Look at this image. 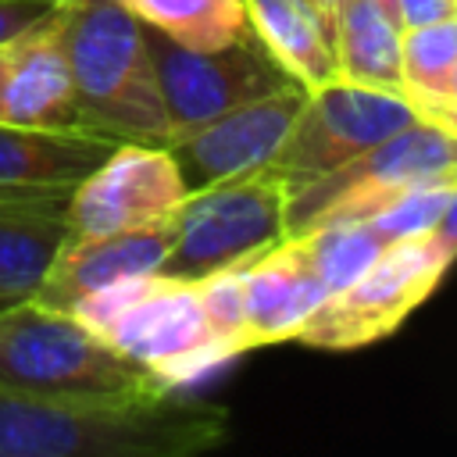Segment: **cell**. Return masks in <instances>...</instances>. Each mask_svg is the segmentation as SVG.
Listing matches in <instances>:
<instances>
[{"label":"cell","instance_id":"cell-1","mask_svg":"<svg viewBox=\"0 0 457 457\" xmlns=\"http://www.w3.org/2000/svg\"><path fill=\"white\" fill-rule=\"evenodd\" d=\"M228 411L179 386L29 393L0 386V457H189L221 446Z\"/></svg>","mask_w":457,"mask_h":457},{"label":"cell","instance_id":"cell-2","mask_svg":"<svg viewBox=\"0 0 457 457\" xmlns=\"http://www.w3.org/2000/svg\"><path fill=\"white\" fill-rule=\"evenodd\" d=\"M61 46L82 129L104 132L118 143L168 146L171 129L143 21L121 0L64 4Z\"/></svg>","mask_w":457,"mask_h":457},{"label":"cell","instance_id":"cell-3","mask_svg":"<svg viewBox=\"0 0 457 457\" xmlns=\"http://www.w3.org/2000/svg\"><path fill=\"white\" fill-rule=\"evenodd\" d=\"M75 321L154 371L164 386H182L200 371L225 364L193 278L136 275L96 289L68 307Z\"/></svg>","mask_w":457,"mask_h":457},{"label":"cell","instance_id":"cell-4","mask_svg":"<svg viewBox=\"0 0 457 457\" xmlns=\"http://www.w3.org/2000/svg\"><path fill=\"white\" fill-rule=\"evenodd\" d=\"M161 378L68 311L36 296L0 303V386L29 393H129Z\"/></svg>","mask_w":457,"mask_h":457},{"label":"cell","instance_id":"cell-5","mask_svg":"<svg viewBox=\"0 0 457 457\" xmlns=\"http://www.w3.org/2000/svg\"><path fill=\"white\" fill-rule=\"evenodd\" d=\"M432 182H457V136L414 118L353 161L293 189L286 204V239L328 221L368 218L396 193Z\"/></svg>","mask_w":457,"mask_h":457},{"label":"cell","instance_id":"cell-6","mask_svg":"<svg viewBox=\"0 0 457 457\" xmlns=\"http://www.w3.org/2000/svg\"><path fill=\"white\" fill-rule=\"evenodd\" d=\"M286 204L289 182L271 164L186 193L171 218V246L161 275L204 278L261 257L286 239Z\"/></svg>","mask_w":457,"mask_h":457},{"label":"cell","instance_id":"cell-7","mask_svg":"<svg viewBox=\"0 0 457 457\" xmlns=\"http://www.w3.org/2000/svg\"><path fill=\"white\" fill-rule=\"evenodd\" d=\"M457 257L436 232L389 243L346 289L332 293L293 336L314 350H357L396 332L407 314L432 296Z\"/></svg>","mask_w":457,"mask_h":457},{"label":"cell","instance_id":"cell-8","mask_svg":"<svg viewBox=\"0 0 457 457\" xmlns=\"http://www.w3.org/2000/svg\"><path fill=\"white\" fill-rule=\"evenodd\" d=\"M143 36H146L157 89H161V100L168 111L171 139L207 125L211 118L232 111L246 100L268 96V93L296 82L264 50V43L253 32L228 46H218V50H189L150 25H143Z\"/></svg>","mask_w":457,"mask_h":457},{"label":"cell","instance_id":"cell-9","mask_svg":"<svg viewBox=\"0 0 457 457\" xmlns=\"http://www.w3.org/2000/svg\"><path fill=\"white\" fill-rule=\"evenodd\" d=\"M414 118V107L396 93L332 79L318 89H307V100L293 118L286 139L278 143L271 168L289 182L293 193L311 179L371 150Z\"/></svg>","mask_w":457,"mask_h":457},{"label":"cell","instance_id":"cell-10","mask_svg":"<svg viewBox=\"0 0 457 457\" xmlns=\"http://www.w3.org/2000/svg\"><path fill=\"white\" fill-rule=\"evenodd\" d=\"M186 200L168 146L114 143V150L75 182L68 196V236H114L168 225Z\"/></svg>","mask_w":457,"mask_h":457},{"label":"cell","instance_id":"cell-11","mask_svg":"<svg viewBox=\"0 0 457 457\" xmlns=\"http://www.w3.org/2000/svg\"><path fill=\"white\" fill-rule=\"evenodd\" d=\"M307 100V89L300 82H289L268 96L246 100L207 125L179 136L168 143V154L179 164V175L186 182V193L239 179L246 171H257L271 164L278 143L286 139L293 118L300 114Z\"/></svg>","mask_w":457,"mask_h":457},{"label":"cell","instance_id":"cell-12","mask_svg":"<svg viewBox=\"0 0 457 457\" xmlns=\"http://www.w3.org/2000/svg\"><path fill=\"white\" fill-rule=\"evenodd\" d=\"M0 121L21 129H82L61 46V7L0 43Z\"/></svg>","mask_w":457,"mask_h":457},{"label":"cell","instance_id":"cell-13","mask_svg":"<svg viewBox=\"0 0 457 457\" xmlns=\"http://www.w3.org/2000/svg\"><path fill=\"white\" fill-rule=\"evenodd\" d=\"M171 246V221L114 236H68L50 261L32 296L46 307L68 311L75 300L107 289L121 278L154 275Z\"/></svg>","mask_w":457,"mask_h":457},{"label":"cell","instance_id":"cell-14","mask_svg":"<svg viewBox=\"0 0 457 457\" xmlns=\"http://www.w3.org/2000/svg\"><path fill=\"white\" fill-rule=\"evenodd\" d=\"M328 300V289L303 261L296 239H282L246 261L243 278V346H271L293 339L307 318Z\"/></svg>","mask_w":457,"mask_h":457},{"label":"cell","instance_id":"cell-15","mask_svg":"<svg viewBox=\"0 0 457 457\" xmlns=\"http://www.w3.org/2000/svg\"><path fill=\"white\" fill-rule=\"evenodd\" d=\"M71 189L0 193V303L32 296L68 239Z\"/></svg>","mask_w":457,"mask_h":457},{"label":"cell","instance_id":"cell-16","mask_svg":"<svg viewBox=\"0 0 457 457\" xmlns=\"http://www.w3.org/2000/svg\"><path fill=\"white\" fill-rule=\"evenodd\" d=\"M114 143L89 129H21L0 121V193L75 189Z\"/></svg>","mask_w":457,"mask_h":457},{"label":"cell","instance_id":"cell-17","mask_svg":"<svg viewBox=\"0 0 457 457\" xmlns=\"http://www.w3.org/2000/svg\"><path fill=\"white\" fill-rule=\"evenodd\" d=\"M243 7L253 36L303 89L339 79L332 39L307 0H243Z\"/></svg>","mask_w":457,"mask_h":457},{"label":"cell","instance_id":"cell-18","mask_svg":"<svg viewBox=\"0 0 457 457\" xmlns=\"http://www.w3.org/2000/svg\"><path fill=\"white\" fill-rule=\"evenodd\" d=\"M400 32V21L378 0H346L332 29L339 79L403 96Z\"/></svg>","mask_w":457,"mask_h":457},{"label":"cell","instance_id":"cell-19","mask_svg":"<svg viewBox=\"0 0 457 457\" xmlns=\"http://www.w3.org/2000/svg\"><path fill=\"white\" fill-rule=\"evenodd\" d=\"M143 25L189 50H218L250 36L243 0H121Z\"/></svg>","mask_w":457,"mask_h":457},{"label":"cell","instance_id":"cell-20","mask_svg":"<svg viewBox=\"0 0 457 457\" xmlns=\"http://www.w3.org/2000/svg\"><path fill=\"white\" fill-rule=\"evenodd\" d=\"M296 239L303 261L311 264V271L321 278V286L332 293L346 289L389 243L371 228L368 218H357V221H328V225H318L303 236H289Z\"/></svg>","mask_w":457,"mask_h":457},{"label":"cell","instance_id":"cell-21","mask_svg":"<svg viewBox=\"0 0 457 457\" xmlns=\"http://www.w3.org/2000/svg\"><path fill=\"white\" fill-rule=\"evenodd\" d=\"M457 61V14L400 32V64H403V100H418L439 86V79Z\"/></svg>","mask_w":457,"mask_h":457},{"label":"cell","instance_id":"cell-22","mask_svg":"<svg viewBox=\"0 0 457 457\" xmlns=\"http://www.w3.org/2000/svg\"><path fill=\"white\" fill-rule=\"evenodd\" d=\"M243 278H246V261L218 268L204 278H193L200 303H204V314L211 321V332L221 343L228 361L246 350L243 346Z\"/></svg>","mask_w":457,"mask_h":457},{"label":"cell","instance_id":"cell-23","mask_svg":"<svg viewBox=\"0 0 457 457\" xmlns=\"http://www.w3.org/2000/svg\"><path fill=\"white\" fill-rule=\"evenodd\" d=\"M453 182H432V186H411L403 193H396L389 204H382L375 214H368L371 228L386 239V243H396V239H411V236H425L436 228L443 207H446V196H450Z\"/></svg>","mask_w":457,"mask_h":457},{"label":"cell","instance_id":"cell-24","mask_svg":"<svg viewBox=\"0 0 457 457\" xmlns=\"http://www.w3.org/2000/svg\"><path fill=\"white\" fill-rule=\"evenodd\" d=\"M411 107H414L418 118H425V121H432V125H439V129H446V132L457 136V61L439 79V86L428 89L425 96L411 100Z\"/></svg>","mask_w":457,"mask_h":457},{"label":"cell","instance_id":"cell-25","mask_svg":"<svg viewBox=\"0 0 457 457\" xmlns=\"http://www.w3.org/2000/svg\"><path fill=\"white\" fill-rule=\"evenodd\" d=\"M453 14H457V0H396V18H400V29L428 25V21L453 18Z\"/></svg>","mask_w":457,"mask_h":457},{"label":"cell","instance_id":"cell-26","mask_svg":"<svg viewBox=\"0 0 457 457\" xmlns=\"http://www.w3.org/2000/svg\"><path fill=\"white\" fill-rule=\"evenodd\" d=\"M50 7L36 4V0H0V43L18 36L21 29H29L32 21H39Z\"/></svg>","mask_w":457,"mask_h":457},{"label":"cell","instance_id":"cell-27","mask_svg":"<svg viewBox=\"0 0 457 457\" xmlns=\"http://www.w3.org/2000/svg\"><path fill=\"white\" fill-rule=\"evenodd\" d=\"M432 232H436L439 243L457 257V182H453V189H450V196H446V207H443V214H439V221H436Z\"/></svg>","mask_w":457,"mask_h":457},{"label":"cell","instance_id":"cell-28","mask_svg":"<svg viewBox=\"0 0 457 457\" xmlns=\"http://www.w3.org/2000/svg\"><path fill=\"white\" fill-rule=\"evenodd\" d=\"M307 4L314 7V14L321 18V25H325V32H328V39H332L336 18H339V11H343V4H346V0H307Z\"/></svg>","mask_w":457,"mask_h":457},{"label":"cell","instance_id":"cell-29","mask_svg":"<svg viewBox=\"0 0 457 457\" xmlns=\"http://www.w3.org/2000/svg\"><path fill=\"white\" fill-rule=\"evenodd\" d=\"M378 4H382V7H386L393 18H396V0H378ZM396 21H400V18H396Z\"/></svg>","mask_w":457,"mask_h":457},{"label":"cell","instance_id":"cell-30","mask_svg":"<svg viewBox=\"0 0 457 457\" xmlns=\"http://www.w3.org/2000/svg\"><path fill=\"white\" fill-rule=\"evenodd\" d=\"M36 4H46V7H64V4H71V0H36Z\"/></svg>","mask_w":457,"mask_h":457}]
</instances>
